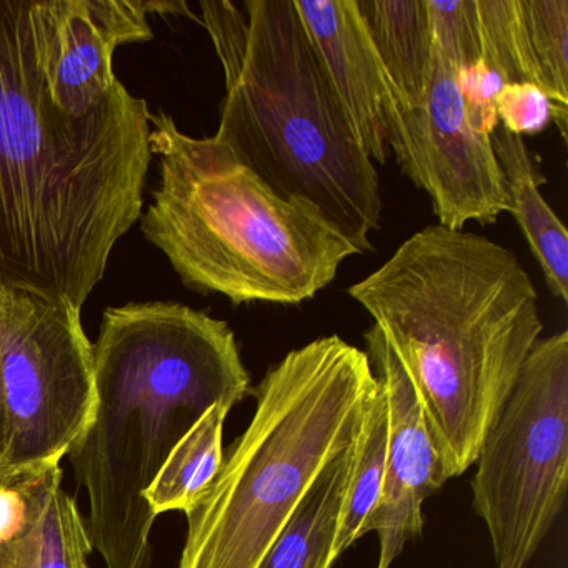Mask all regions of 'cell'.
<instances>
[{"mask_svg": "<svg viewBox=\"0 0 568 568\" xmlns=\"http://www.w3.org/2000/svg\"><path fill=\"white\" fill-rule=\"evenodd\" d=\"M29 6L0 0V278L82 308L141 219L152 112L121 81L92 114L62 111Z\"/></svg>", "mask_w": 568, "mask_h": 568, "instance_id": "1", "label": "cell"}, {"mask_svg": "<svg viewBox=\"0 0 568 568\" xmlns=\"http://www.w3.org/2000/svg\"><path fill=\"white\" fill-rule=\"evenodd\" d=\"M347 292L407 371L445 477H460L544 332L524 264L484 235L428 225Z\"/></svg>", "mask_w": 568, "mask_h": 568, "instance_id": "2", "label": "cell"}, {"mask_svg": "<svg viewBox=\"0 0 568 568\" xmlns=\"http://www.w3.org/2000/svg\"><path fill=\"white\" fill-rule=\"evenodd\" d=\"M94 367V415L68 454L89 540L108 568H151L158 517L145 491L209 408L252 394L251 374L227 322L178 302L108 308Z\"/></svg>", "mask_w": 568, "mask_h": 568, "instance_id": "3", "label": "cell"}, {"mask_svg": "<svg viewBox=\"0 0 568 568\" xmlns=\"http://www.w3.org/2000/svg\"><path fill=\"white\" fill-rule=\"evenodd\" d=\"M224 72L215 141L275 194L318 209L361 254L381 229V178L362 149L295 0L201 2Z\"/></svg>", "mask_w": 568, "mask_h": 568, "instance_id": "4", "label": "cell"}, {"mask_svg": "<svg viewBox=\"0 0 568 568\" xmlns=\"http://www.w3.org/2000/svg\"><path fill=\"white\" fill-rule=\"evenodd\" d=\"M151 149L161 179L142 234L192 291L298 305L361 255L311 202L275 194L224 144L184 134L168 112H152Z\"/></svg>", "mask_w": 568, "mask_h": 568, "instance_id": "5", "label": "cell"}, {"mask_svg": "<svg viewBox=\"0 0 568 568\" xmlns=\"http://www.w3.org/2000/svg\"><path fill=\"white\" fill-rule=\"evenodd\" d=\"M378 382L338 335L288 352L252 388L251 424L187 517L179 568H258L318 475L364 427Z\"/></svg>", "mask_w": 568, "mask_h": 568, "instance_id": "6", "label": "cell"}, {"mask_svg": "<svg viewBox=\"0 0 568 568\" xmlns=\"http://www.w3.org/2000/svg\"><path fill=\"white\" fill-rule=\"evenodd\" d=\"M475 465L474 510L495 568H527L567 500V331L531 348Z\"/></svg>", "mask_w": 568, "mask_h": 568, "instance_id": "7", "label": "cell"}, {"mask_svg": "<svg viewBox=\"0 0 568 568\" xmlns=\"http://www.w3.org/2000/svg\"><path fill=\"white\" fill-rule=\"evenodd\" d=\"M2 471L61 464L95 410L94 345L82 308L32 288L0 285Z\"/></svg>", "mask_w": 568, "mask_h": 568, "instance_id": "8", "label": "cell"}, {"mask_svg": "<svg viewBox=\"0 0 568 568\" xmlns=\"http://www.w3.org/2000/svg\"><path fill=\"white\" fill-rule=\"evenodd\" d=\"M387 144L405 178L430 199L442 227L464 231L470 222L490 225L507 214L490 135L471 124L460 71L435 49L424 99L415 109H397Z\"/></svg>", "mask_w": 568, "mask_h": 568, "instance_id": "9", "label": "cell"}, {"mask_svg": "<svg viewBox=\"0 0 568 568\" xmlns=\"http://www.w3.org/2000/svg\"><path fill=\"white\" fill-rule=\"evenodd\" d=\"M182 4L51 0L29 6L36 59L52 101L74 118L98 111L119 84L114 54L154 38L149 14Z\"/></svg>", "mask_w": 568, "mask_h": 568, "instance_id": "10", "label": "cell"}, {"mask_svg": "<svg viewBox=\"0 0 568 568\" xmlns=\"http://www.w3.org/2000/svg\"><path fill=\"white\" fill-rule=\"evenodd\" d=\"M368 362L388 410L387 467L372 521L378 535L377 568H390L405 545L424 534V505L447 484L414 384L394 348L372 325L364 334Z\"/></svg>", "mask_w": 568, "mask_h": 568, "instance_id": "11", "label": "cell"}, {"mask_svg": "<svg viewBox=\"0 0 568 568\" xmlns=\"http://www.w3.org/2000/svg\"><path fill=\"white\" fill-rule=\"evenodd\" d=\"M328 82L371 161L387 164L402 108L355 0H295Z\"/></svg>", "mask_w": 568, "mask_h": 568, "instance_id": "12", "label": "cell"}, {"mask_svg": "<svg viewBox=\"0 0 568 568\" xmlns=\"http://www.w3.org/2000/svg\"><path fill=\"white\" fill-rule=\"evenodd\" d=\"M92 551L61 464L0 475V568H91Z\"/></svg>", "mask_w": 568, "mask_h": 568, "instance_id": "13", "label": "cell"}, {"mask_svg": "<svg viewBox=\"0 0 568 568\" xmlns=\"http://www.w3.org/2000/svg\"><path fill=\"white\" fill-rule=\"evenodd\" d=\"M490 141L504 175L508 214L517 221L551 295L568 302V234L541 195L544 175L520 135L497 125Z\"/></svg>", "mask_w": 568, "mask_h": 568, "instance_id": "14", "label": "cell"}, {"mask_svg": "<svg viewBox=\"0 0 568 568\" xmlns=\"http://www.w3.org/2000/svg\"><path fill=\"white\" fill-rule=\"evenodd\" d=\"M357 440L318 475L258 568H332Z\"/></svg>", "mask_w": 568, "mask_h": 568, "instance_id": "15", "label": "cell"}, {"mask_svg": "<svg viewBox=\"0 0 568 568\" xmlns=\"http://www.w3.org/2000/svg\"><path fill=\"white\" fill-rule=\"evenodd\" d=\"M402 109L420 104L434 39L425 0H355Z\"/></svg>", "mask_w": 568, "mask_h": 568, "instance_id": "16", "label": "cell"}, {"mask_svg": "<svg viewBox=\"0 0 568 568\" xmlns=\"http://www.w3.org/2000/svg\"><path fill=\"white\" fill-rule=\"evenodd\" d=\"M232 408L217 404L172 448L145 491L152 514H189L199 504L224 462V425Z\"/></svg>", "mask_w": 568, "mask_h": 568, "instance_id": "17", "label": "cell"}, {"mask_svg": "<svg viewBox=\"0 0 568 568\" xmlns=\"http://www.w3.org/2000/svg\"><path fill=\"white\" fill-rule=\"evenodd\" d=\"M388 410L384 392L378 385L377 395L368 408L364 427L355 448L351 480L338 520L334 557L341 558L355 541L372 531V521L381 505L387 467Z\"/></svg>", "mask_w": 568, "mask_h": 568, "instance_id": "18", "label": "cell"}, {"mask_svg": "<svg viewBox=\"0 0 568 568\" xmlns=\"http://www.w3.org/2000/svg\"><path fill=\"white\" fill-rule=\"evenodd\" d=\"M538 88L551 102V122L568 131V0H520Z\"/></svg>", "mask_w": 568, "mask_h": 568, "instance_id": "19", "label": "cell"}, {"mask_svg": "<svg viewBox=\"0 0 568 568\" xmlns=\"http://www.w3.org/2000/svg\"><path fill=\"white\" fill-rule=\"evenodd\" d=\"M480 21L481 64L505 84L538 85L528 51L520 0H477Z\"/></svg>", "mask_w": 568, "mask_h": 568, "instance_id": "20", "label": "cell"}, {"mask_svg": "<svg viewBox=\"0 0 568 568\" xmlns=\"http://www.w3.org/2000/svg\"><path fill=\"white\" fill-rule=\"evenodd\" d=\"M434 49L460 72L481 59L477 0H425Z\"/></svg>", "mask_w": 568, "mask_h": 568, "instance_id": "21", "label": "cell"}, {"mask_svg": "<svg viewBox=\"0 0 568 568\" xmlns=\"http://www.w3.org/2000/svg\"><path fill=\"white\" fill-rule=\"evenodd\" d=\"M500 128L527 138L544 132L551 122V102L538 85L530 82L505 84L495 99Z\"/></svg>", "mask_w": 568, "mask_h": 568, "instance_id": "22", "label": "cell"}, {"mask_svg": "<svg viewBox=\"0 0 568 568\" xmlns=\"http://www.w3.org/2000/svg\"><path fill=\"white\" fill-rule=\"evenodd\" d=\"M6 452V402L4 392H2V384H0V475L2 471V458Z\"/></svg>", "mask_w": 568, "mask_h": 568, "instance_id": "23", "label": "cell"}, {"mask_svg": "<svg viewBox=\"0 0 568 568\" xmlns=\"http://www.w3.org/2000/svg\"><path fill=\"white\" fill-rule=\"evenodd\" d=\"M0 285H2V278H0Z\"/></svg>", "mask_w": 568, "mask_h": 568, "instance_id": "24", "label": "cell"}]
</instances>
